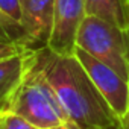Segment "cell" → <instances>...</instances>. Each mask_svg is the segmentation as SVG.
Segmentation results:
<instances>
[{"mask_svg": "<svg viewBox=\"0 0 129 129\" xmlns=\"http://www.w3.org/2000/svg\"><path fill=\"white\" fill-rule=\"evenodd\" d=\"M20 27L27 47H46L53 27L55 0H20Z\"/></svg>", "mask_w": 129, "mask_h": 129, "instance_id": "6", "label": "cell"}, {"mask_svg": "<svg viewBox=\"0 0 129 129\" xmlns=\"http://www.w3.org/2000/svg\"><path fill=\"white\" fill-rule=\"evenodd\" d=\"M0 129H38V127L29 123L17 112L5 108L0 111Z\"/></svg>", "mask_w": 129, "mask_h": 129, "instance_id": "10", "label": "cell"}, {"mask_svg": "<svg viewBox=\"0 0 129 129\" xmlns=\"http://www.w3.org/2000/svg\"><path fill=\"white\" fill-rule=\"evenodd\" d=\"M118 124H120L123 129H129V109L126 111L124 115H121V117L118 118Z\"/></svg>", "mask_w": 129, "mask_h": 129, "instance_id": "14", "label": "cell"}, {"mask_svg": "<svg viewBox=\"0 0 129 129\" xmlns=\"http://www.w3.org/2000/svg\"><path fill=\"white\" fill-rule=\"evenodd\" d=\"M100 129H123L120 124H118V121L117 123H114V124H109V126H105V127H100Z\"/></svg>", "mask_w": 129, "mask_h": 129, "instance_id": "15", "label": "cell"}, {"mask_svg": "<svg viewBox=\"0 0 129 129\" xmlns=\"http://www.w3.org/2000/svg\"><path fill=\"white\" fill-rule=\"evenodd\" d=\"M126 6H127V11H129V0H126Z\"/></svg>", "mask_w": 129, "mask_h": 129, "instance_id": "16", "label": "cell"}, {"mask_svg": "<svg viewBox=\"0 0 129 129\" xmlns=\"http://www.w3.org/2000/svg\"><path fill=\"white\" fill-rule=\"evenodd\" d=\"M87 15L100 17L118 27H129V11L124 0H84Z\"/></svg>", "mask_w": 129, "mask_h": 129, "instance_id": "8", "label": "cell"}, {"mask_svg": "<svg viewBox=\"0 0 129 129\" xmlns=\"http://www.w3.org/2000/svg\"><path fill=\"white\" fill-rule=\"evenodd\" d=\"M0 12L12 23L20 26L21 21V6L20 0H0Z\"/></svg>", "mask_w": 129, "mask_h": 129, "instance_id": "11", "label": "cell"}, {"mask_svg": "<svg viewBox=\"0 0 129 129\" xmlns=\"http://www.w3.org/2000/svg\"><path fill=\"white\" fill-rule=\"evenodd\" d=\"M85 15L84 0H55L53 27L46 47L58 55H73L76 35Z\"/></svg>", "mask_w": 129, "mask_h": 129, "instance_id": "5", "label": "cell"}, {"mask_svg": "<svg viewBox=\"0 0 129 129\" xmlns=\"http://www.w3.org/2000/svg\"><path fill=\"white\" fill-rule=\"evenodd\" d=\"M6 109L17 112L38 129L50 127L69 120L67 111L64 109L53 87L38 66L37 50L30 69L27 70Z\"/></svg>", "mask_w": 129, "mask_h": 129, "instance_id": "2", "label": "cell"}, {"mask_svg": "<svg viewBox=\"0 0 129 129\" xmlns=\"http://www.w3.org/2000/svg\"><path fill=\"white\" fill-rule=\"evenodd\" d=\"M0 27H6V29H11V30H17V32H21V27L18 26V24H15V23H12L9 18H6L2 12H0ZM21 35H23V32H21ZM24 38V37H23ZM26 43V41H24Z\"/></svg>", "mask_w": 129, "mask_h": 129, "instance_id": "12", "label": "cell"}, {"mask_svg": "<svg viewBox=\"0 0 129 129\" xmlns=\"http://www.w3.org/2000/svg\"><path fill=\"white\" fill-rule=\"evenodd\" d=\"M37 49H27L0 59V111L5 109L30 69Z\"/></svg>", "mask_w": 129, "mask_h": 129, "instance_id": "7", "label": "cell"}, {"mask_svg": "<svg viewBox=\"0 0 129 129\" xmlns=\"http://www.w3.org/2000/svg\"><path fill=\"white\" fill-rule=\"evenodd\" d=\"M37 61L69 118L82 129H100L118 121L75 55H58L41 47L37 49Z\"/></svg>", "mask_w": 129, "mask_h": 129, "instance_id": "1", "label": "cell"}, {"mask_svg": "<svg viewBox=\"0 0 129 129\" xmlns=\"http://www.w3.org/2000/svg\"><path fill=\"white\" fill-rule=\"evenodd\" d=\"M43 129H82L78 123H75L73 120H66V121H62L59 124H55V126H50V127H43Z\"/></svg>", "mask_w": 129, "mask_h": 129, "instance_id": "13", "label": "cell"}, {"mask_svg": "<svg viewBox=\"0 0 129 129\" xmlns=\"http://www.w3.org/2000/svg\"><path fill=\"white\" fill-rule=\"evenodd\" d=\"M73 55L79 59L90 79L93 81L99 93L103 96L111 111L115 114L117 120L121 115H124L129 109V82L123 79L111 67L96 59L81 47H76Z\"/></svg>", "mask_w": 129, "mask_h": 129, "instance_id": "4", "label": "cell"}, {"mask_svg": "<svg viewBox=\"0 0 129 129\" xmlns=\"http://www.w3.org/2000/svg\"><path fill=\"white\" fill-rule=\"evenodd\" d=\"M124 2H126V0H124Z\"/></svg>", "mask_w": 129, "mask_h": 129, "instance_id": "17", "label": "cell"}, {"mask_svg": "<svg viewBox=\"0 0 129 129\" xmlns=\"http://www.w3.org/2000/svg\"><path fill=\"white\" fill-rule=\"evenodd\" d=\"M76 47L102 61L129 82V27L85 15L76 35Z\"/></svg>", "mask_w": 129, "mask_h": 129, "instance_id": "3", "label": "cell"}, {"mask_svg": "<svg viewBox=\"0 0 129 129\" xmlns=\"http://www.w3.org/2000/svg\"><path fill=\"white\" fill-rule=\"evenodd\" d=\"M27 49L30 47H27V44L24 43L21 32L0 27V59L24 52Z\"/></svg>", "mask_w": 129, "mask_h": 129, "instance_id": "9", "label": "cell"}]
</instances>
